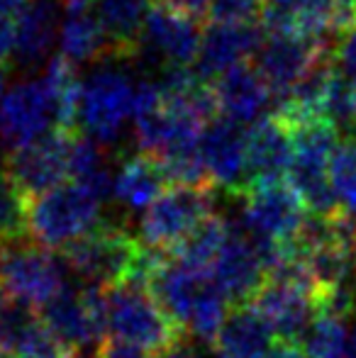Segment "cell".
Masks as SVG:
<instances>
[{
    "label": "cell",
    "instance_id": "6da1fadb",
    "mask_svg": "<svg viewBox=\"0 0 356 358\" xmlns=\"http://www.w3.org/2000/svg\"><path fill=\"white\" fill-rule=\"evenodd\" d=\"M103 200L78 180H66L27 205V236L44 249H66L100 224Z\"/></svg>",
    "mask_w": 356,
    "mask_h": 358
},
{
    "label": "cell",
    "instance_id": "7a4b0ae2",
    "mask_svg": "<svg viewBox=\"0 0 356 358\" xmlns=\"http://www.w3.org/2000/svg\"><path fill=\"white\" fill-rule=\"evenodd\" d=\"M105 307H108V334H113L118 341L139 346L147 354H162L185 339L183 331L162 310L157 297L149 292V287L134 283L108 287Z\"/></svg>",
    "mask_w": 356,
    "mask_h": 358
},
{
    "label": "cell",
    "instance_id": "3957f363",
    "mask_svg": "<svg viewBox=\"0 0 356 358\" xmlns=\"http://www.w3.org/2000/svg\"><path fill=\"white\" fill-rule=\"evenodd\" d=\"M66 261L32 239L0 244V295L42 310L66 283Z\"/></svg>",
    "mask_w": 356,
    "mask_h": 358
},
{
    "label": "cell",
    "instance_id": "277c9868",
    "mask_svg": "<svg viewBox=\"0 0 356 358\" xmlns=\"http://www.w3.org/2000/svg\"><path fill=\"white\" fill-rule=\"evenodd\" d=\"M134 83L120 66L105 64L83 80L78 124L98 144H113L134 113Z\"/></svg>",
    "mask_w": 356,
    "mask_h": 358
},
{
    "label": "cell",
    "instance_id": "5b68a950",
    "mask_svg": "<svg viewBox=\"0 0 356 358\" xmlns=\"http://www.w3.org/2000/svg\"><path fill=\"white\" fill-rule=\"evenodd\" d=\"M139 249V239L127 229L118 224H98L64 249V261L78 278L103 290L127 280Z\"/></svg>",
    "mask_w": 356,
    "mask_h": 358
},
{
    "label": "cell",
    "instance_id": "8992f818",
    "mask_svg": "<svg viewBox=\"0 0 356 358\" xmlns=\"http://www.w3.org/2000/svg\"><path fill=\"white\" fill-rule=\"evenodd\" d=\"M39 320L64 351H83L108 334V307L100 287L66 285L39 310Z\"/></svg>",
    "mask_w": 356,
    "mask_h": 358
},
{
    "label": "cell",
    "instance_id": "52a82bcc",
    "mask_svg": "<svg viewBox=\"0 0 356 358\" xmlns=\"http://www.w3.org/2000/svg\"><path fill=\"white\" fill-rule=\"evenodd\" d=\"M213 188L171 185L166 188L139 220V244L149 249L173 251L195 227L213 215Z\"/></svg>",
    "mask_w": 356,
    "mask_h": 358
},
{
    "label": "cell",
    "instance_id": "ba28073f",
    "mask_svg": "<svg viewBox=\"0 0 356 358\" xmlns=\"http://www.w3.org/2000/svg\"><path fill=\"white\" fill-rule=\"evenodd\" d=\"M239 224L257 244H288L305 222V205L288 180L249 185L242 193Z\"/></svg>",
    "mask_w": 356,
    "mask_h": 358
},
{
    "label": "cell",
    "instance_id": "9c48e42d",
    "mask_svg": "<svg viewBox=\"0 0 356 358\" xmlns=\"http://www.w3.org/2000/svg\"><path fill=\"white\" fill-rule=\"evenodd\" d=\"M71 139L73 132L52 129L37 142L10 151L5 161V176L17 185V190L27 200L66 183L71 180V171H69Z\"/></svg>",
    "mask_w": 356,
    "mask_h": 358
},
{
    "label": "cell",
    "instance_id": "30bf717a",
    "mask_svg": "<svg viewBox=\"0 0 356 358\" xmlns=\"http://www.w3.org/2000/svg\"><path fill=\"white\" fill-rule=\"evenodd\" d=\"M57 129V115L44 78L15 83L0 98V142L10 151L37 142Z\"/></svg>",
    "mask_w": 356,
    "mask_h": 358
},
{
    "label": "cell",
    "instance_id": "8fae6325",
    "mask_svg": "<svg viewBox=\"0 0 356 358\" xmlns=\"http://www.w3.org/2000/svg\"><path fill=\"white\" fill-rule=\"evenodd\" d=\"M249 305L264 317L278 344L303 341L305 331L318 317L315 292L305 285L280 278H266Z\"/></svg>",
    "mask_w": 356,
    "mask_h": 358
},
{
    "label": "cell",
    "instance_id": "7c38bea8",
    "mask_svg": "<svg viewBox=\"0 0 356 358\" xmlns=\"http://www.w3.org/2000/svg\"><path fill=\"white\" fill-rule=\"evenodd\" d=\"M210 278L237 305H249L266 283V264L239 222L229 220V236L210 268Z\"/></svg>",
    "mask_w": 356,
    "mask_h": 358
},
{
    "label": "cell",
    "instance_id": "4fadbf2b",
    "mask_svg": "<svg viewBox=\"0 0 356 358\" xmlns=\"http://www.w3.org/2000/svg\"><path fill=\"white\" fill-rule=\"evenodd\" d=\"M327 44H318L313 39L298 34H266L257 52L259 73L273 90V100L285 95L308 71H313L329 54Z\"/></svg>",
    "mask_w": 356,
    "mask_h": 358
},
{
    "label": "cell",
    "instance_id": "5bb4252c",
    "mask_svg": "<svg viewBox=\"0 0 356 358\" xmlns=\"http://www.w3.org/2000/svg\"><path fill=\"white\" fill-rule=\"evenodd\" d=\"M200 154L213 185L232 193L247 188V129L218 115L200 137Z\"/></svg>",
    "mask_w": 356,
    "mask_h": 358
},
{
    "label": "cell",
    "instance_id": "9a60e30c",
    "mask_svg": "<svg viewBox=\"0 0 356 358\" xmlns=\"http://www.w3.org/2000/svg\"><path fill=\"white\" fill-rule=\"evenodd\" d=\"M264 37H266V32L257 24L210 22L203 29L198 57H195V73L208 83L220 78L229 69L247 64L252 54L257 57Z\"/></svg>",
    "mask_w": 356,
    "mask_h": 358
},
{
    "label": "cell",
    "instance_id": "2e32d148",
    "mask_svg": "<svg viewBox=\"0 0 356 358\" xmlns=\"http://www.w3.org/2000/svg\"><path fill=\"white\" fill-rule=\"evenodd\" d=\"M200 32L198 22L171 13L166 8H154L147 17L139 42V54H147L154 62H162L166 66H190L198 57L200 49Z\"/></svg>",
    "mask_w": 356,
    "mask_h": 358
},
{
    "label": "cell",
    "instance_id": "e0dca14e",
    "mask_svg": "<svg viewBox=\"0 0 356 358\" xmlns=\"http://www.w3.org/2000/svg\"><path fill=\"white\" fill-rule=\"evenodd\" d=\"M213 93L218 100V113L242 127H252L266 117L269 110H273V90L252 64H239L215 78Z\"/></svg>",
    "mask_w": 356,
    "mask_h": 358
},
{
    "label": "cell",
    "instance_id": "ac0fdd59",
    "mask_svg": "<svg viewBox=\"0 0 356 358\" xmlns=\"http://www.w3.org/2000/svg\"><path fill=\"white\" fill-rule=\"evenodd\" d=\"M293 134L276 115H266L247 132V188L288 178Z\"/></svg>",
    "mask_w": 356,
    "mask_h": 358
},
{
    "label": "cell",
    "instance_id": "d6986e66",
    "mask_svg": "<svg viewBox=\"0 0 356 358\" xmlns=\"http://www.w3.org/2000/svg\"><path fill=\"white\" fill-rule=\"evenodd\" d=\"M208 285H210V273L193 271L173 259V256H169L164 268L154 275L152 285H149V292L157 297V302L162 305V310L171 317L173 324L183 331L190 312L195 310V305H198V300L203 297Z\"/></svg>",
    "mask_w": 356,
    "mask_h": 358
},
{
    "label": "cell",
    "instance_id": "ffe728a7",
    "mask_svg": "<svg viewBox=\"0 0 356 358\" xmlns=\"http://www.w3.org/2000/svg\"><path fill=\"white\" fill-rule=\"evenodd\" d=\"M273 331L252 305H239L213 341L215 358H269L273 351Z\"/></svg>",
    "mask_w": 356,
    "mask_h": 358
},
{
    "label": "cell",
    "instance_id": "44dd1931",
    "mask_svg": "<svg viewBox=\"0 0 356 358\" xmlns=\"http://www.w3.org/2000/svg\"><path fill=\"white\" fill-rule=\"evenodd\" d=\"M154 0H93L108 49L115 57L139 54L144 24L154 10Z\"/></svg>",
    "mask_w": 356,
    "mask_h": 358
},
{
    "label": "cell",
    "instance_id": "7402d4cb",
    "mask_svg": "<svg viewBox=\"0 0 356 358\" xmlns=\"http://www.w3.org/2000/svg\"><path fill=\"white\" fill-rule=\"evenodd\" d=\"M62 27V5L57 0H29L20 15L13 57L22 66H37L49 57Z\"/></svg>",
    "mask_w": 356,
    "mask_h": 358
},
{
    "label": "cell",
    "instance_id": "603a6c76",
    "mask_svg": "<svg viewBox=\"0 0 356 358\" xmlns=\"http://www.w3.org/2000/svg\"><path fill=\"white\" fill-rule=\"evenodd\" d=\"M166 185L169 178L159 159L137 151L122 159L118 173L113 176V198L132 213H144L166 190Z\"/></svg>",
    "mask_w": 356,
    "mask_h": 358
},
{
    "label": "cell",
    "instance_id": "cb8c5ba5",
    "mask_svg": "<svg viewBox=\"0 0 356 358\" xmlns=\"http://www.w3.org/2000/svg\"><path fill=\"white\" fill-rule=\"evenodd\" d=\"M59 49L71 64H86L108 49L93 0H64Z\"/></svg>",
    "mask_w": 356,
    "mask_h": 358
},
{
    "label": "cell",
    "instance_id": "d4e9b609",
    "mask_svg": "<svg viewBox=\"0 0 356 358\" xmlns=\"http://www.w3.org/2000/svg\"><path fill=\"white\" fill-rule=\"evenodd\" d=\"M229 236V220L222 215H210L203 220L183 241L171 251V256L183 266L200 273H210L215 259L222 251L225 241Z\"/></svg>",
    "mask_w": 356,
    "mask_h": 358
},
{
    "label": "cell",
    "instance_id": "484cf974",
    "mask_svg": "<svg viewBox=\"0 0 356 358\" xmlns=\"http://www.w3.org/2000/svg\"><path fill=\"white\" fill-rule=\"evenodd\" d=\"M44 83H47L49 98L57 115V129L73 132L78 124V100H81L83 80L76 73V64H71L66 57H54L44 71Z\"/></svg>",
    "mask_w": 356,
    "mask_h": 358
},
{
    "label": "cell",
    "instance_id": "4316f807",
    "mask_svg": "<svg viewBox=\"0 0 356 358\" xmlns=\"http://www.w3.org/2000/svg\"><path fill=\"white\" fill-rule=\"evenodd\" d=\"M300 346L310 358H349V324L337 317L318 315Z\"/></svg>",
    "mask_w": 356,
    "mask_h": 358
},
{
    "label": "cell",
    "instance_id": "83f0119b",
    "mask_svg": "<svg viewBox=\"0 0 356 358\" xmlns=\"http://www.w3.org/2000/svg\"><path fill=\"white\" fill-rule=\"evenodd\" d=\"M329 180L342 215L356 220V146L344 142L329 159Z\"/></svg>",
    "mask_w": 356,
    "mask_h": 358
},
{
    "label": "cell",
    "instance_id": "f1b7e54d",
    "mask_svg": "<svg viewBox=\"0 0 356 358\" xmlns=\"http://www.w3.org/2000/svg\"><path fill=\"white\" fill-rule=\"evenodd\" d=\"M27 205L29 200L17 190V185L0 176V244L29 239L27 236Z\"/></svg>",
    "mask_w": 356,
    "mask_h": 358
},
{
    "label": "cell",
    "instance_id": "f546056e",
    "mask_svg": "<svg viewBox=\"0 0 356 358\" xmlns=\"http://www.w3.org/2000/svg\"><path fill=\"white\" fill-rule=\"evenodd\" d=\"M266 13V0H210V20L222 24H257Z\"/></svg>",
    "mask_w": 356,
    "mask_h": 358
},
{
    "label": "cell",
    "instance_id": "4dcf8cb0",
    "mask_svg": "<svg viewBox=\"0 0 356 358\" xmlns=\"http://www.w3.org/2000/svg\"><path fill=\"white\" fill-rule=\"evenodd\" d=\"M329 59H332L334 71L356 88V24L342 29L334 37L332 49H329Z\"/></svg>",
    "mask_w": 356,
    "mask_h": 358
},
{
    "label": "cell",
    "instance_id": "1f68e13d",
    "mask_svg": "<svg viewBox=\"0 0 356 358\" xmlns=\"http://www.w3.org/2000/svg\"><path fill=\"white\" fill-rule=\"evenodd\" d=\"M27 3L29 0H0V62L13 57L17 22Z\"/></svg>",
    "mask_w": 356,
    "mask_h": 358
},
{
    "label": "cell",
    "instance_id": "d6a6232c",
    "mask_svg": "<svg viewBox=\"0 0 356 358\" xmlns=\"http://www.w3.org/2000/svg\"><path fill=\"white\" fill-rule=\"evenodd\" d=\"M159 5L190 20H203L210 13V0H159Z\"/></svg>",
    "mask_w": 356,
    "mask_h": 358
},
{
    "label": "cell",
    "instance_id": "836d02e7",
    "mask_svg": "<svg viewBox=\"0 0 356 358\" xmlns=\"http://www.w3.org/2000/svg\"><path fill=\"white\" fill-rule=\"evenodd\" d=\"M98 356L100 358H149V354L144 349L127 344V341H118V339L103 341Z\"/></svg>",
    "mask_w": 356,
    "mask_h": 358
},
{
    "label": "cell",
    "instance_id": "e575fe53",
    "mask_svg": "<svg viewBox=\"0 0 356 358\" xmlns=\"http://www.w3.org/2000/svg\"><path fill=\"white\" fill-rule=\"evenodd\" d=\"M157 358H203L198 354V351L193 349V346L188 344V341H178L176 346H171V349L162 351V354H157Z\"/></svg>",
    "mask_w": 356,
    "mask_h": 358
},
{
    "label": "cell",
    "instance_id": "d590c367",
    "mask_svg": "<svg viewBox=\"0 0 356 358\" xmlns=\"http://www.w3.org/2000/svg\"><path fill=\"white\" fill-rule=\"evenodd\" d=\"M269 358H310L300 344H278L273 346Z\"/></svg>",
    "mask_w": 356,
    "mask_h": 358
},
{
    "label": "cell",
    "instance_id": "8d00e7d4",
    "mask_svg": "<svg viewBox=\"0 0 356 358\" xmlns=\"http://www.w3.org/2000/svg\"><path fill=\"white\" fill-rule=\"evenodd\" d=\"M64 358H100V356L90 354L88 349H83V351H69V354H64Z\"/></svg>",
    "mask_w": 356,
    "mask_h": 358
},
{
    "label": "cell",
    "instance_id": "74e56055",
    "mask_svg": "<svg viewBox=\"0 0 356 358\" xmlns=\"http://www.w3.org/2000/svg\"><path fill=\"white\" fill-rule=\"evenodd\" d=\"M349 142L356 146V122L352 124V127H349Z\"/></svg>",
    "mask_w": 356,
    "mask_h": 358
},
{
    "label": "cell",
    "instance_id": "f35d334b",
    "mask_svg": "<svg viewBox=\"0 0 356 358\" xmlns=\"http://www.w3.org/2000/svg\"><path fill=\"white\" fill-rule=\"evenodd\" d=\"M3 85H5V69L0 66V98H3Z\"/></svg>",
    "mask_w": 356,
    "mask_h": 358
},
{
    "label": "cell",
    "instance_id": "ab89813d",
    "mask_svg": "<svg viewBox=\"0 0 356 358\" xmlns=\"http://www.w3.org/2000/svg\"><path fill=\"white\" fill-rule=\"evenodd\" d=\"M352 20H354V24H356V0H354V5H352Z\"/></svg>",
    "mask_w": 356,
    "mask_h": 358
},
{
    "label": "cell",
    "instance_id": "60d3db41",
    "mask_svg": "<svg viewBox=\"0 0 356 358\" xmlns=\"http://www.w3.org/2000/svg\"><path fill=\"white\" fill-rule=\"evenodd\" d=\"M8 358H37V356H8Z\"/></svg>",
    "mask_w": 356,
    "mask_h": 358
},
{
    "label": "cell",
    "instance_id": "b9f144b4",
    "mask_svg": "<svg viewBox=\"0 0 356 358\" xmlns=\"http://www.w3.org/2000/svg\"><path fill=\"white\" fill-rule=\"evenodd\" d=\"M354 90H356V88H354Z\"/></svg>",
    "mask_w": 356,
    "mask_h": 358
}]
</instances>
